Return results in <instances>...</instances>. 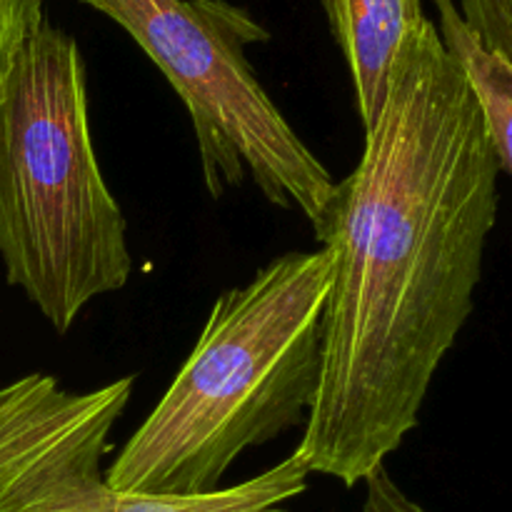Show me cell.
Here are the masks:
<instances>
[{
  "mask_svg": "<svg viewBox=\"0 0 512 512\" xmlns=\"http://www.w3.org/2000/svg\"><path fill=\"white\" fill-rule=\"evenodd\" d=\"M455 8L480 45L512 68V0H455Z\"/></svg>",
  "mask_w": 512,
  "mask_h": 512,
  "instance_id": "obj_7",
  "label": "cell"
},
{
  "mask_svg": "<svg viewBox=\"0 0 512 512\" xmlns=\"http://www.w3.org/2000/svg\"><path fill=\"white\" fill-rule=\"evenodd\" d=\"M330 255L288 253L220 295L188 360L105 473L110 488L208 495L248 448L305 428L323 368Z\"/></svg>",
  "mask_w": 512,
  "mask_h": 512,
  "instance_id": "obj_2",
  "label": "cell"
},
{
  "mask_svg": "<svg viewBox=\"0 0 512 512\" xmlns=\"http://www.w3.org/2000/svg\"><path fill=\"white\" fill-rule=\"evenodd\" d=\"M330 33L345 55L363 128L378 120L405 45L428 23L423 0H323Z\"/></svg>",
  "mask_w": 512,
  "mask_h": 512,
  "instance_id": "obj_5",
  "label": "cell"
},
{
  "mask_svg": "<svg viewBox=\"0 0 512 512\" xmlns=\"http://www.w3.org/2000/svg\"><path fill=\"white\" fill-rule=\"evenodd\" d=\"M363 483L365 500L360 512H428L395 485V480L390 478L385 465L375 468Z\"/></svg>",
  "mask_w": 512,
  "mask_h": 512,
  "instance_id": "obj_9",
  "label": "cell"
},
{
  "mask_svg": "<svg viewBox=\"0 0 512 512\" xmlns=\"http://www.w3.org/2000/svg\"><path fill=\"white\" fill-rule=\"evenodd\" d=\"M438 10V33L445 48L463 65L475 100L483 110L490 143L498 155L500 170L512 178V68L480 45L460 18L455 0H433Z\"/></svg>",
  "mask_w": 512,
  "mask_h": 512,
  "instance_id": "obj_6",
  "label": "cell"
},
{
  "mask_svg": "<svg viewBox=\"0 0 512 512\" xmlns=\"http://www.w3.org/2000/svg\"><path fill=\"white\" fill-rule=\"evenodd\" d=\"M500 173L468 75L428 20L315 228L330 255L323 368L293 453L310 473L353 488L418 428L475 308Z\"/></svg>",
  "mask_w": 512,
  "mask_h": 512,
  "instance_id": "obj_1",
  "label": "cell"
},
{
  "mask_svg": "<svg viewBox=\"0 0 512 512\" xmlns=\"http://www.w3.org/2000/svg\"><path fill=\"white\" fill-rule=\"evenodd\" d=\"M0 258L60 335L133 273L90 135L83 55L48 20L0 75Z\"/></svg>",
  "mask_w": 512,
  "mask_h": 512,
  "instance_id": "obj_3",
  "label": "cell"
},
{
  "mask_svg": "<svg viewBox=\"0 0 512 512\" xmlns=\"http://www.w3.org/2000/svg\"><path fill=\"white\" fill-rule=\"evenodd\" d=\"M125 30L183 100L213 198L245 175L268 203L298 208L313 230L335 178L265 93L245 48L270 33L228 0H80Z\"/></svg>",
  "mask_w": 512,
  "mask_h": 512,
  "instance_id": "obj_4",
  "label": "cell"
},
{
  "mask_svg": "<svg viewBox=\"0 0 512 512\" xmlns=\"http://www.w3.org/2000/svg\"><path fill=\"white\" fill-rule=\"evenodd\" d=\"M45 20L43 0H0V75Z\"/></svg>",
  "mask_w": 512,
  "mask_h": 512,
  "instance_id": "obj_8",
  "label": "cell"
}]
</instances>
